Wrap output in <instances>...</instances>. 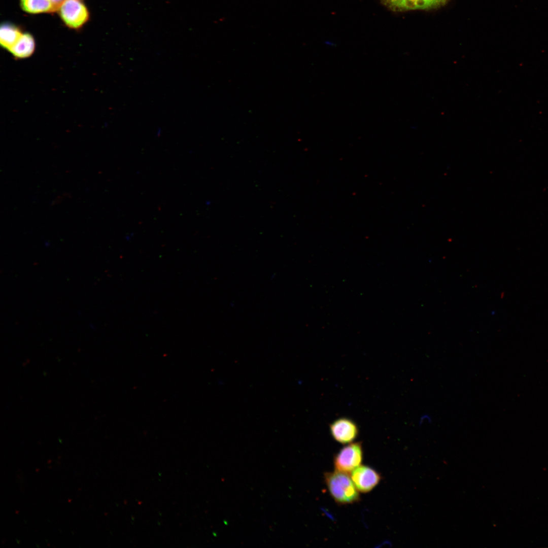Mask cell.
<instances>
[{"label":"cell","instance_id":"6da1fadb","mask_svg":"<svg viewBox=\"0 0 548 548\" xmlns=\"http://www.w3.org/2000/svg\"><path fill=\"white\" fill-rule=\"evenodd\" d=\"M324 481L330 495L337 504L346 505L360 501L359 491L348 473L337 470L326 472Z\"/></svg>","mask_w":548,"mask_h":548},{"label":"cell","instance_id":"7a4b0ae2","mask_svg":"<svg viewBox=\"0 0 548 548\" xmlns=\"http://www.w3.org/2000/svg\"><path fill=\"white\" fill-rule=\"evenodd\" d=\"M361 442L348 444L335 455L333 463L336 470L349 473L361 465L363 460Z\"/></svg>","mask_w":548,"mask_h":548},{"label":"cell","instance_id":"3957f363","mask_svg":"<svg viewBox=\"0 0 548 548\" xmlns=\"http://www.w3.org/2000/svg\"><path fill=\"white\" fill-rule=\"evenodd\" d=\"M59 16L68 27L78 29L89 19V12L80 0H65L58 8Z\"/></svg>","mask_w":548,"mask_h":548},{"label":"cell","instance_id":"277c9868","mask_svg":"<svg viewBox=\"0 0 548 548\" xmlns=\"http://www.w3.org/2000/svg\"><path fill=\"white\" fill-rule=\"evenodd\" d=\"M351 473V478L356 489L363 493L371 491L382 479L376 470L366 465H360Z\"/></svg>","mask_w":548,"mask_h":548},{"label":"cell","instance_id":"5b68a950","mask_svg":"<svg viewBox=\"0 0 548 548\" xmlns=\"http://www.w3.org/2000/svg\"><path fill=\"white\" fill-rule=\"evenodd\" d=\"M330 432L333 438L342 444L353 442L357 437L359 430L356 424L347 418H340L330 425Z\"/></svg>","mask_w":548,"mask_h":548},{"label":"cell","instance_id":"8992f818","mask_svg":"<svg viewBox=\"0 0 548 548\" xmlns=\"http://www.w3.org/2000/svg\"><path fill=\"white\" fill-rule=\"evenodd\" d=\"M390 9L395 11L427 10L444 4L447 0H383Z\"/></svg>","mask_w":548,"mask_h":548},{"label":"cell","instance_id":"52a82bcc","mask_svg":"<svg viewBox=\"0 0 548 548\" xmlns=\"http://www.w3.org/2000/svg\"><path fill=\"white\" fill-rule=\"evenodd\" d=\"M36 47L33 37L29 33H23L16 43L8 50L12 55L19 59L30 57Z\"/></svg>","mask_w":548,"mask_h":548},{"label":"cell","instance_id":"ba28073f","mask_svg":"<svg viewBox=\"0 0 548 548\" xmlns=\"http://www.w3.org/2000/svg\"><path fill=\"white\" fill-rule=\"evenodd\" d=\"M20 29L14 24L5 23L1 25L0 43L1 46L9 50L21 36Z\"/></svg>","mask_w":548,"mask_h":548},{"label":"cell","instance_id":"9c48e42d","mask_svg":"<svg viewBox=\"0 0 548 548\" xmlns=\"http://www.w3.org/2000/svg\"><path fill=\"white\" fill-rule=\"evenodd\" d=\"M20 4L24 11L31 14L53 12L56 11L49 0H20Z\"/></svg>","mask_w":548,"mask_h":548},{"label":"cell","instance_id":"30bf717a","mask_svg":"<svg viewBox=\"0 0 548 548\" xmlns=\"http://www.w3.org/2000/svg\"><path fill=\"white\" fill-rule=\"evenodd\" d=\"M426 421L428 423L431 422L432 420L431 417L428 414H423L421 416L419 421V426L422 425Z\"/></svg>","mask_w":548,"mask_h":548},{"label":"cell","instance_id":"8fae6325","mask_svg":"<svg viewBox=\"0 0 548 548\" xmlns=\"http://www.w3.org/2000/svg\"><path fill=\"white\" fill-rule=\"evenodd\" d=\"M53 5L56 10H58L59 7L65 0H49Z\"/></svg>","mask_w":548,"mask_h":548}]
</instances>
